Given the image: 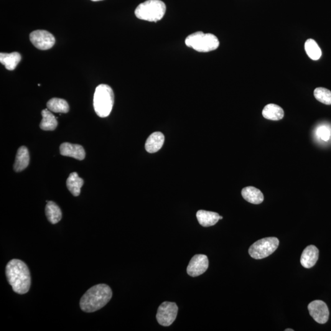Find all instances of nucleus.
<instances>
[{
    "mask_svg": "<svg viewBox=\"0 0 331 331\" xmlns=\"http://www.w3.org/2000/svg\"><path fill=\"white\" fill-rule=\"evenodd\" d=\"M317 133L318 136L323 141L327 142L329 141L331 136V131L328 127L322 126L318 128Z\"/></svg>",
    "mask_w": 331,
    "mask_h": 331,
    "instance_id": "393cba45",
    "label": "nucleus"
},
{
    "mask_svg": "<svg viewBox=\"0 0 331 331\" xmlns=\"http://www.w3.org/2000/svg\"><path fill=\"white\" fill-rule=\"evenodd\" d=\"M47 107L50 111L55 113H68L70 107L65 99L53 98L47 102Z\"/></svg>",
    "mask_w": 331,
    "mask_h": 331,
    "instance_id": "4be33fe9",
    "label": "nucleus"
},
{
    "mask_svg": "<svg viewBox=\"0 0 331 331\" xmlns=\"http://www.w3.org/2000/svg\"><path fill=\"white\" fill-rule=\"evenodd\" d=\"M285 331H294V330L292 329H287L285 330Z\"/></svg>",
    "mask_w": 331,
    "mask_h": 331,
    "instance_id": "a878e982",
    "label": "nucleus"
},
{
    "mask_svg": "<svg viewBox=\"0 0 331 331\" xmlns=\"http://www.w3.org/2000/svg\"><path fill=\"white\" fill-rule=\"evenodd\" d=\"M91 1H101V0H91Z\"/></svg>",
    "mask_w": 331,
    "mask_h": 331,
    "instance_id": "bb28decb",
    "label": "nucleus"
},
{
    "mask_svg": "<svg viewBox=\"0 0 331 331\" xmlns=\"http://www.w3.org/2000/svg\"><path fill=\"white\" fill-rule=\"evenodd\" d=\"M42 120L40 124L41 129L44 131H53L57 128L58 122L55 117L49 109H44L41 112Z\"/></svg>",
    "mask_w": 331,
    "mask_h": 331,
    "instance_id": "aec40b11",
    "label": "nucleus"
},
{
    "mask_svg": "<svg viewBox=\"0 0 331 331\" xmlns=\"http://www.w3.org/2000/svg\"><path fill=\"white\" fill-rule=\"evenodd\" d=\"M60 154L65 157H72L79 160L85 159V152L83 146L65 142L60 147Z\"/></svg>",
    "mask_w": 331,
    "mask_h": 331,
    "instance_id": "9b49d317",
    "label": "nucleus"
},
{
    "mask_svg": "<svg viewBox=\"0 0 331 331\" xmlns=\"http://www.w3.org/2000/svg\"><path fill=\"white\" fill-rule=\"evenodd\" d=\"M30 162L29 150L26 147H20L18 150L16 160L14 165V169L17 172H21L28 167Z\"/></svg>",
    "mask_w": 331,
    "mask_h": 331,
    "instance_id": "4468645a",
    "label": "nucleus"
},
{
    "mask_svg": "<svg viewBox=\"0 0 331 331\" xmlns=\"http://www.w3.org/2000/svg\"><path fill=\"white\" fill-rule=\"evenodd\" d=\"M314 96L318 101L327 105L331 104V91L328 89L318 87L314 90Z\"/></svg>",
    "mask_w": 331,
    "mask_h": 331,
    "instance_id": "b1692460",
    "label": "nucleus"
},
{
    "mask_svg": "<svg viewBox=\"0 0 331 331\" xmlns=\"http://www.w3.org/2000/svg\"><path fill=\"white\" fill-rule=\"evenodd\" d=\"M262 114L265 119L277 121L284 118V111L277 104H269L264 107Z\"/></svg>",
    "mask_w": 331,
    "mask_h": 331,
    "instance_id": "a211bd4d",
    "label": "nucleus"
},
{
    "mask_svg": "<svg viewBox=\"0 0 331 331\" xmlns=\"http://www.w3.org/2000/svg\"><path fill=\"white\" fill-rule=\"evenodd\" d=\"M308 309L311 317L320 324H325L329 319V309L323 300H316L310 302L308 305Z\"/></svg>",
    "mask_w": 331,
    "mask_h": 331,
    "instance_id": "1a4fd4ad",
    "label": "nucleus"
},
{
    "mask_svg": "<svg viewBox=\"0 0 331 331\" xmlns=\"http://www.w3.org/2000/svg\"><path fill=\"white\" fill-rule=\"evenodd\" d=\"M113 291L106 284H98L91 287L81 297V309L83 312L91 313L97 311L110 301Z\"/></svg>",
    "mask_w": 331,
    "mask_h": 331,
    "instance_id": "f03ea898",
    "label": "nucleus"
},
{
    "mask_svg": "<svg viewBox=\"0 0 331 331\" xmlns=\"http://www.w3.org/2000/svg\"><path fill=\"white\" fill-rule=\"evenodd\" d=\"M83 185V180L79 177L77 172L71 173L66 180L68 189L74 197H78L80 195L81 188Z\"/></svg>",
    "mask_w": 331,
    "mask_h": 331,
    "instance_id": "6ab92c4d",
    "label": "nucleus"
},
{
    "mask_svg": "<svg viewBox=\"0 0 331 331\" xmlns=\"http://www.w3.org/2000/svg\"><path fill=\"white\" fill-rule=\"evenodd\" d=\"M114 103V94L110 86L101 84L95 89L93 106L96 114L104 118L109 116Z\"/></svg>",
    "mask_w": 331,
    "mask_h": 331,
    "instance_id": "7ed1b4c3",
    "label": "nucleus"
},
{
    "mask_svg": "<svg viewBox=\"0 0 331 331\" xmlns=\"http://www.w3.org/2000/svg\"><path fill=\"white\" fill-rule=\"evenodd\" d=\"M185 44L198 52H208L217 49L220 42L214 35L197 32L186 38Z\"/></svg>",
    "mask_w": 331,
    "mask_h": 331,
    "instance_id": "39448f33",
    "label": "nucleus"
},
{
    "mask_svg": "<svg viewBox=\"0 0 331 331\" xmlns=\"http://www.w3.org/2000/svg\"><path fill=\"white\" fill-rule=\"evenodd\" d=\"M244 200L253 205H259L263 202L264 195L260 190L255 187H248L242 190Z\"/></svg>",
    "mask_w": 331,
    "mask_h": 331,
    "instance_id": "dca6fc26",
    "label": "nucleus"
},
{
    "mask_svg": "<svg viewBox=\"0 0 331 331\" xmlns=\"http://www.w3.org/2000/svg\"><path fill=\"white\" fill-rule=\"evenodd\" d=\"M165 142L164 135L160 132H155L147 139L145 148L150 154L157 152L162 149Z\"/></svg>",
    "mask_w": 331,
    "mask_h": 331,
    "instance_id": "ddd939ff",
    "label": "nucleus"
},
{
    "mask_svg": "<svg viewBox=\"0 0 331 331\" xmlns=\"http://www.w3.org/2000/svg\"><path fill=\"white\" fill-rule=\"evenodd\" d=\"M21 59V55L17 52L0 53V62L9 71L14 70Z\"/></svg>",
    "mask_w": 331,
    "mask_h": 331,
    "instance_id": "f3484780",
    "label": "nucleus"
},
{
    "mask_svg": "<svg viewBox=\"0 0 331 331\" xmlns=\"http://www.w3.org/2000/svg\"><path fill=\"white\" fill-rule=\"evenodd\" d=\"M178 307L174 302H165L158 309L157 319L159 324L164 327H169L176 319Z\"/></svg>",
    "mask_w": 331,
    "mask_h": 331,
    "instance_id": "0eeeda50",
    "label": "nucleus"
},
{
    "mask_svg": "<svg viewBox=\"0 0 331 331\" xmlns=\"http://www.w3.org/2000/svg\"><path fill=\"white\" fill-rule=\"evenodd\" d=\"M197 217L201 226L208 227L215 225L220 220V216L217 213L200 210L197 213Z\"/></svg>",
    "mask_w": 331,
    "mask_h": 331,
    "instance_id": "2eb2a0df",
    "label": "nucleus"
},
{
    "mask_svg": "<svg viewBox=\"0 0 331 331\" xmlns=\"http://www.w3.org/2000/svg\"><path fill=\"white\" fill-rule=\"evenodd\" d=\"M305 50L310 58L313 60H319L322 53L315 41L309 39L305 43Z\"/></svg>",
    "mask_w": 331,
    "mask_h": 331,
    "instance_id": "5701e85b",
    "label": "nucleus"
},
{
    "mask_svg": "<svg viewBox=\"0 0 331 331\" xmlns=\"http://www.w3.org/2000/svg\"><path fill=\"white\" fill-rule=\"evenodd\" d=\"M279 246V240L274 237L263 238L252 244L248 253L254 259H263L273 253Z\"/></svg>",
    "mask_w": 331,
    "mask_h": 331,
    "instance_id": "423d86ee",
    "label": "nucleus"
},
{
    "mask_svg": "<svg viewBox=\"0 0 331 331\" xmlns=\"http://www.w3.org/2000/svg\"><path fill=\"white\" fill-rule=\"evenodd\" d=\"M6 276L7 281L16 293L24 294L31 286V276L27 264L20 259H14L7 264Z\"/></svg>",
    "mask_w": 331,
    "mask_h": 331,
    "instance_id": "f257e3e1",
    "label": "nucleus"
},
{
    "mask_svg": "<svg viewBox=\"0 0 331 331\" xmlns=\"http://www.w3.org/2000/svg\"><path fill=\"white\" fill-rule=\"evenodd\" d=\"M319 258V250L315 246H309L303 251L300 257V263L305 268L314 267Z\"/></svg>",
    "mask_w": 331,
    "mask_h": 331,
    "instance_id": "f8f14e48",
    "label": "nucleus"
},
{
    "mask_svg": "<svg viewBox=\"0 0 331 331\" xmlns=\"http://www.w3.org/2000/svg\"><path fill=\"white\" fill-rule=\"evenodd\" d=\"M45 210L48 220L52 224L59 222L62 218V210L57 204L53 201L47 202Z\"/></svg>",
    "mask_w": 331,
    "mask_h": 331,
    "instance_id": "412c9836",
    "label": "nucleus"
},
{
    "mask_svg": "<svg viewBox=\"0 0 331 331\" xmlns=\"http://www.w3.org/2000/svg\"><path fill=\"white\" fill-rule=\"evenodd\" d=\"M166 11V6L161 0H147L137 7L135 15L139 19L156 22L163 19Z\"/></svg>",
    "mask_w": 331,
    "mask_h": 331,
    "instance_id": "20e7f679",
    "label": "nucleus"
},
{
    "mask_svg": "<svg viewBox=\"0 0 331 331\" xmlns=\"http://www.w3.org/2000/svg\"><path fill=\"white\" fill-rule=\"evenodd\" d=\"M30 40L36 47L42 50L51 49L55 43L53 35L45 30H36L32 32Z\"/></svg>",
    "mask_w": 331,
    "mask_h": 331,
    "instance_id": "6e6552de",
    "label": "nucleus"
},
{
    "mask_svg": "<svg viewBox=\"0 0 331 331\" xmlns=\"http://www.w3.org/2000/svg\"><path fill=\"white\" fill-rule=\"evenodd\" d=\"M208 267V259L205 254H196L191 259L187 267V273L191 277L201 276L207 271Z\"/></svg>",
    "mask_w": 331,
    "mask_h": 331,
    "instance_id": "9d476101",
    "label": "nucleus"
}]
</instances>
